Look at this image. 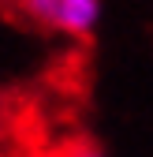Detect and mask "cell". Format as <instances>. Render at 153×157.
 Segmentation results:
<instances>
[{
	"label": "cell",
	"instance_id": "cell-1",
	"mask_svg": "<svg viewBox=\"0 0 153 157\" xmlns=\"http://www.w3.org/2000/svg\"><path fill=\"white\" fill-rule=\"evenodd\" d=\"M26 15L37 26L90 41L101 19V0H23Z\"/></svg>",
	"mask_w": 153,
	"mask_h": 157
},
{
	"label": "cell",
	"instance_id": "cell-2",
	"mask_svg": "<svg viewBox=\"0 0 153 157\" xmlns=\"http://www.w3.org/2000/svg\"><path fill=\"white\" fill-rule=\"evenodd\" d=\"M67 157H105L101 150H93V146H79V150H71Z\"/></svg>",
	"mask_w": 153,
	"mask_h": 157
}]
</instances>
